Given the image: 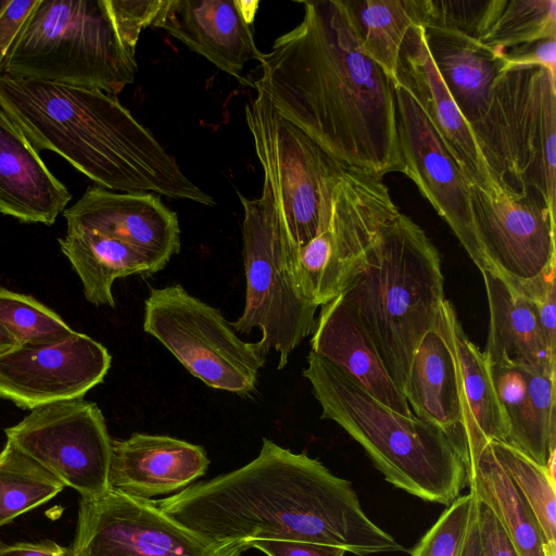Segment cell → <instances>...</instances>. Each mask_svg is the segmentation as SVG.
<instances>
[{
	"mask_svg": "<svg viewBox=\"0 0 556 556\" xmlns=\"http://www.w3.org/2000/svg\"><path fill=\"white\" fill-rule=\"evenodd\" d=\"M490 323L483 352L491 365L530 368L555 376L556 353L528 302L495 269L481 273Z\"/></svg>",
	"mask_w": 556,
	"mask_h": 556,
	"instance_id": "25",
	"label": "cell"
},
{
	"mask_svg": "<svg viewBox=\"0 0 556 556\" xmlns=\"http://www.w3.org/2000/svg\"><path fill=\"white\" fill-rule=\"evenodd\" d=\"M504 71L513 67L541 66L556 77V38L541 39L505 50L500 54Z\"/></svg>",
	"mask_w": 556,
	"mask_h": 556,
	"instance_id": "38",
	"label": "cell"
},
{
	"mask_svg": "<svg viewBox=\"0 0 556 556\" xmlns=\"http://www.w3.org/2000/svg\"><path fill=\"white\" fill-rule=\"evenodd\" d=\"M462 556H482V548L477 522V507Z\"/></svg>",
	"mask_w": 556,
	"mask_h": 556,
	"instance_id": "43",
	"label": "cell"
},
{
	"mask_svg": "<svg viewBox=\"0 0 556 556\" xmlns=\"http://www.w3.org/2000/svg\"><path fill=\"white\" fill-rule=\"evenodd\" d=\"M556 38L555 0H505L480 43L498 55L541 39Z\"/></svg>",
	"mask_w": 556,
	"mask_h": 556,
	"instance_id": "33",
	"label": "cell"
},
{
	"mask_svg": "<svg viewBox=\"0 0 556 556\" xmlns=\"http://www.w3.org/2000/svg\"><path fill=\"white\" fill-rule=\"evenodd\" d=\"M403 174L447 223L480 271L494 269L479 241L469 184L410 94L394 83Z\"/></svg>",
	"mask_w": 556,
	"mask_h": 556,
	"instance_id": "15",
	"label": "cell"
},
{
	"mask_svg": "<svg viewBox=\"0 0 556 556\" xmlns=\"http://www.w3.org/2000/svg\"><path fill=\"white\" fill-rule=\"evenodd\" d=\"M477 507L469 491L459 495L412 551V556H462Z\"/></svg>",
	"mask_w": 556,
	"mask_h": 556,
	"instance_id": "36",
	"label": "cell"
},
{
	"mask_svg": "<svg viewBox=\"0 0 556 556\" xmlns=\"http://www.w3.org/2000/svg\"><path fill=\"white\" fill-rule=\"evenodd\" d=\"M477 235L500 274L529 279L556 261L555 213L534 197H511L497 189L489 194L469 185Z\"/></svg>",
	"mask_w": 556,
	"mask_h": 556,
	"instance_id": "16",
	"label": "cell"
},
{
	"mask_svg": "<svg viewBox=\"0 0 556 556\" xmlns=\"http://www.w3.org/2000/svg\"><path fill=\"white\" fill-rule=\"evenodd\" d=\"M364 55L395 79L401 46L414 25L406 0H343Z\"/></svg>",
	"mask_w": 556,
	"mask_h": 556,
	"instance_id": "30",
	"label": "cell"
},
{
	"mask_svg": "<svg viewBox=\"0 0 556 556\" xmlns=\"http://www.w3.org/2000/svg\"><path fill=\"white\" fill-rule=\"evenodd\" d=\"M38 0H0V74L7 54Z\"/></svg>",
	"mask_w": 556,
	"mask_h": 556,
	"instance_id": "39",
	"label": "cell"
},
{
	"mask_svg": "<svg viewBox=\"0 0 556 556\" xmlns=\"http://www.w3.org/2000/svg\"><path fill=\"white\" fill-rule=\"evenodd\" d=\"M20 345L17 340L0 324V354Z\"/></svg>",
	"mask_w": 556,
	"mask_h": 556,
	"instance_id": "44",
	"label": "cell"
},
{
	"mask_svg": "<svg viewBox=\"0 0 556 556\" xmlns=\"http://www.w3.org/2000/svg\"><path fill=\"white\" fill-rule=\"evenodd\" d=\"M489 445L531 508L541 528L548 556H556V482L544 467L506 442L491 441Z\"/></svg>",
	"mask_w": 556,
	"mask_h": 556,
	"instance_id": "32",
	"label": "cell"
},
{
	"mask_svg": "<svg viewBox=\"0 0 556 556\" xmlns=\"http://www.w3.org/2000/svg\"><path fill=\"white\" fill-rule=\"evenodd\" d=\"M205 450L168 435L134 433L112 441L110 490L139 500L182 491L205 475Z\"/></svg>",
	"mask_w": 556,
	"mask_h": 556,
	"instance_id": "20",
	"label": "cell"
},
{
	"mask_svg": "<svg viewBox=\"0 0 556 556\" xmlns=\"http://www.w3.org/2000/svg\"><path fill=\"white\" fill-rule=\"evenodd\" d=\"M505 0H406L414 25L445 30L480 41Z\"/></svg>",
	"mask_w": 556,
	"mask_h": 556,
	"instance_id": "34",
	"label": "cell"
},
{
	"mask_svg": "<svg viewBox=\"0 0 556 556\" xmlns=\"http://www.w3.org/2000/svg\"><path fill=\"white\" fill-rule=\"evenodd\" d=\"M0 544H2V542L0 541Z\"/></svg>",
	"mask_w": 556,
	"mask_h": 556,
	"instance_id": "45",
	"label": "cell"
},
{
	"mask_svg": "<svg viewBox=\"0 0 556 556\" xmlns=\"http://www.w3.org/2000/svg\"><path fill=\"white\" fill-rule=\"evenodd\" d=\"M241 543H211L163 514L151 500L109 490L81 497L72 556H241Z\"/></svg>",
	"mask_w": 556,
	"mask_h": 556,
	"instance_id": "13",
	"label": "cell"
},
{
	"mask_svg": "<svg viewBox=\"0 0 556 556\" xmlns=\"http://www.w3.org/2000/svg\"><path fill=\"white\" fill-rule=\"evenodd\" d=\"M64 484L12 442L0 452V527L53 498Z\"/></svg>",
	"mask_w": 556,
	"mask_h": 556,
	"instance_id": "31",
	"label": "cell"
},
{
	"mask_svg": "<svg viewBox=\"0 0 556 556\" xmlns=\"http://www.w3.org/2000/svg\"><path fill=\"white\" fill-rule=\"evenodd\" d=\"M443 281L439 251L392 202L339 295L402 392L412 357L445 301Z\"/></svg>",
	"mask_w": 556,
	"mask_h": 556,
	"instance_id": "5",
	"label": "cell"
},
{
	"mask_svg": "<svg viewBox=\"0 0 556 556\" xmlns=\"http://www.w3.org/2000/svg\"><path fill=\"white\" fill-rule=\"evenodd\" d=\"M312 333L311 351L340 368L391 409L413 414L369 334L340 295L321 305Z\"/></svg>",
	"mask_w": 556,
	"mask_h": 556,
	"instance_id": "21",
	"label": "cell"
},
{
	"mask_svg": "<svg viewBox=\"0 0 556 556\" xmlns=\"http://www.w3.org/2000/svg\"><path fill=\"white\" fill-rule=\"evenodd\" d=\"M392 202L382 177L344 166L328 228L305 244H288L290 271L304 298L320 306L343 291Z\"/></svg>",
	"mask_w": 556,
	"mask_h": 556,
	"instance_id": "11",
	"label": "cell"
},
{
	"mask_svg": "<svg viewBox=\"0 0 556 556\" xmlns=\"http://www.w3.org/2000/svg\"><path fill=\"white\" fill-rule=\"evenodd\" d=\"M450 324L463 400L462 420L454 440L466 460L478 454L488 442H505L508 429L492 380L490 363L465 333L454 307L451 311Z\"/></svg>",
	"mask_w": 556,
	"mask_h": 556,
	"instance_id": "27",
	"label": "cell"
},
{
	"mask_svg": "<svg viewBox=\"0 0 556 556\" xmlns=\"http://www.w3.org/2000/svg\"><path fill=\"white\" fill-rule=\"evenodd\" d=\"M452 308L453 305L445 300L435 325L418 344L403 393L410 410L416 413L414 415L454 439L462 420L463 400L450 324Z\"/></svg>",
	"mask_w": 556,
	"mask_h": 556,
	"instance_id": "22",
	"label": "cell"
},
{
	"mask_svg": "<svg viewBox=\"0 0 556 556\" xmlns=\"http://www.w3.org/2000/svg\"><path fill=\"white\" fill-rule=\"evenodd\" d=\"M161 0H38L1 74L99 89L135 81L136 46Z\"/></svg>",
	"mask_w": 556,
	"mask_h": 556,
	"instance_id": "4",
	"label": "cell"
},
{
	"mask_svg": "<svg viewBox=\"0 0 556 556\" xmlns=\"http://www.w3.org/2000/svg\"><path fill=\"white\" fill-rule=\"evenodd\" d=\"M256 91L245 104L247 123L289 241L302 245L328 228L333 190L345 165Z\"/></svg>",
	"mask_w": 556,
	"mask_h": 556,
	"instance_id": "9",
	"label": "cell"
},
{
	"mask_svg": "<svg viewBox=\"0 0 556 556\" xmlns=\"http://www.w3.org/2000/svg\"><path fill=\"white\" fill-rule=\"evenodd\" d=\"M267 556H344L340 547L301 541H256L251 545Z\"/></svg>",
	"mask_w": 556,
	"mask_h": 556,
	"instance_id": "41",
	"label": "cell"
},
{
	"mask_svg": "<svg viewBox=\"0 0 556 556\" xmlns=\"http://www.w3.org/2000/svg\"><path fill=\"white\" fill-rule=\"evenodd\" d=\"M0 556H72L71 548H66L53 541L33 543L0 544Z\"/></svg>",
	"mask_w": 556,
	"mask_h": 556,
	"instance_id": "42",
	"label": "cell"
},
{
	"mask_svg": "<svg viewBox=\"0 0 556 556\" xmlns=\"http://www.w3.org/2000/svg\"><path fill=\"white\" fill-rule=\"evenodd\" d=\"M72 194L0 108V213L52 225Z\"/></svg>",
	"mask_w": 556,
	"mask_h": 556,
	"instance_id": "23",
	"label": "cell"
},
{
	"mask_svg": "<svg viewBox=\"0 0 556 556\" xmlns=\"http://www.w3.org/2000/svg\"><path fill=\"white\" fill-rule=\"evenodd\" d=\"M258 1L162 0L152 26L164 29L227 74L241 79L244 65L260 61L253 21Z\"/></svg>",
	"mask_w": 556,
	"mask_h": 556,
	"instance_id": "17",
	"label": "cell"
},
{
	"mask_svg": "<svg viewBox=\"0 0 556 556\" xmlns=\"http://www.w3.org/2000/svg\"><path fill=\"white\" fill-rule=\"evenodd\" d=\"M555 267L556 261L529 279H515L504 276L534 312L547 344L554 353H556Z\"/></svg>",
	"mask_w": 556,
	"mask_h": 556,
	"instance_id": "37",
	"label": "cell"
},
{
	"mask_svg": "<svg viewBox=\"0 0 556 556\" xmlns=\"http://www.w3.org/2000/svg\"><path fill=\"white\" fill-rule=\"evenodd\" d=\"M425 37L452 99L468 124L476 123L488 108L492 86L504 72L502 56L462 34L427 29Z\"/></svg>",
	"mask_w": 556,
	"mask_h": 556,
	"instance_id": "26",
	"label": "cell"
},
{
	"mask_svg": "<svg viewBox=\"0 0 556 556\" xmlns=\"http://www.w3.org/2000/svg\"><path fill=\"white\" fill-rule=\"evenodd\" d=\"M302 375L321 407L320 417L343 428L389 483L446 506L459 496L467 482L466 460L447 432L391 409L313 351Z\"/></svg>",
	"mask_w": 556,
	"mask_h": 556,
	"instance_id": "6",
	"label": "cell"
},
{
	"mask_svg": "<svg viewBox=\"0 0 556 556\" xmlns=\"http://www.w3.org/2000/svg\"><path fill=\"white\" fill-rule=\"evenodd\" d=\"M490 369L507 424L505 442L546 469L556 453L555 376L516 366Z\"/></svg>",
	"mask_w": 556,
	"mask_h": 556,
	"instance_id": "24",
	"label": "cell"
},
{
	"mask_svg": "<svg viewBox=\"0 0 556 556\" xmlns=\"http://www.w3.org/2000/svg\"><path fill=\"white\" fill-rule=\"evenodd\" d=\"M300 3L301 23L262 52L256 90L342 164L403 173L393 80L359 50L343 0Z\"/></svg>",
	"mask_w": 556,
	"mask_h": 556,
	"instance_id": "1",
	"label": "cell"
},
{
	"mask_svg": "<svg viewBox=\"0 0 556 556\" xmlns=\"http://www.w3.org/2000/svg\"><path fill=\"white\" fill-rule=\"evenodd\" d=\"M0 108L38 153L60 154L102 188L215 204L114 96L0 74Z\"/></svg>",
	"mask_w": 556,
	"mask_h": 556,
	"instance_id": "3",
	"label": "cell"
},
{
	"mask_svg": "<svg viewBox=\"0 0 556 556\" xmlns=\"http://www.w3.org/2000/svg\"><path fill=\"white\" fill-rule=\"evenodd\" d=\"M151 502L215 544L301 541L357 556L405 551L365 514L350 481L268 439L243 467Z\"/></svg>",
	"mask_w": 556,
	"mask_h": 556,
	"instance_id": "2",
	"label": "cell"
},
{
	"mask_svg": "<svg viewBox=\"0 0 556 556\" xmlns=\"http://www.w3.org/2000/svg\"><path fill=\"white\" fill-rule=\"evenodd\" d=\"M143 330L207 387L240 395L255 390L266 355L257 343L242 341L217 308L182 286L150 290Z\"/></svg>",
	"mask_w": 556,
	"mask_h": 556,
	"instance_id": "10",
	"label": "cell"
},
{
	"mask_svg": "<svg viewBox=\"0 0 556 556\" xmlns=\"http://www.w3.org/2000/svg\"><path fill=\"white\" fill-rule=\"evenodd\" d=\"M4 433L81 497H99L110 490L113 439L96 403L76 399L37 407Z\"/></svg>",
	"mask_w": 556,
	"mask_h": 556,
	"instance_id": "12",
	"label": "cell"
},
{
	"mask_svg": "<svg viewBox=\"0 0 556 556\" xmlns=\"http://www.w3.org/2000/svg\"><path fill=\"white\" fill-rule=\"evenodd\" d=\"M59 244L81 280L85 298L93 305L115 306V279L162 269L134 247L87 228L67 226Z\"/></svg>",
	"mask_w": 556,
	"mask_h": 556,
	"instance_id": "28",
	"label": "cell"
},
{
	"mask_svg": "<svg viewBox=\"0 0 556 556\" xmlns=\"http://www.w3.org/2000/svg\"><path fill=\"white\" fill-rule=\"evenodd\" d=\"M108 349L74 331L48 343L17 345L0 354V400L24 409L83 399L111 367Z\"/></svg>",
	"mask_w": 556,
	"mask_h": 556,
	"instance_id": "14",
	"label": "cell"
},
{
	"mask_svg": "<svg viewBox=\"0 0 556 556\" xmlns=\"http://www.w3.org/2000/svg\"><path fill=\"white\" fill-rule=\"evenodd\" d=\"M0 324L20 345L53 342L74 330L51 308L29 295L0 288Z\"/></svg>",
	"mask_w": 556,
	"mask_h": 556,
	"instance_id": "35",
	"label": "cell"
},
{
	"mask_svg": "<svg viewBox=\"0 0 556 556\" xmlns=\"http://www.w3.org/2000/svg\"><path fill=\"white\" fill-rule=\"evenodd\" d=\"M466 467L470 492L496 517L518 556H548L531 508L496 460L489 442L466 459Z\"/></svg>",
	"mask_w": 556,
	"mask_h": 556,
	"instance_id": "29",
	"label": "cell"
},
{
	"mask_svg": "<svg viewBox=\"0 0 556 556\" xmlns=\"http://www.w3.org/2000/svg\"><path fill=\"white\" fill-rule=\"evenodd\" d=\"M477 522L482 556H518L496 517L479 501H477Z\"/></svg>",
	"mask_w": 556,
	"mask_h": 556,
	"instance_id": "40",
	"label": "cell"
},
{
	"mask_svg": "<svg viewBox=\"0 0 556 556\" xmlns=\"http://www.w3.org/2000/svg\"><path fill=\"white\" fill-rule=\"evenodd\" d=\"M393 83L401 85L420 108L466 181L489 194L496 191L470 125L443 84L430 56L425 30L418 25H413L404 38Z\"/></svg>",
	"mask_w": 556,
	"mask_h": 556,
	"instance_id": "18",
	"label": "cell"
},
{
	"mask_svg": "<svg viewBox=\"0 0 556 556\" xmlns=\"http://www.w3.org/2000/svg\"><path fill=\"white\" fill-rule=\"evenodd\" d=\"M238 197L244 212L245 305L230 326L243 334L258 328L261 352H277L278 369H282L293 350L312 333L318 306L304 298L293 281L287 255L289 238L268 180L264 179L260 198L250 200L239 192Z\"/></svg>",
	"mask_w": 556,
	"mask_h": 556,
	"instance_id": "8",
	"label": "cell"
},
{
	"mask_svg": "<svg viewBox=\"0 0 556 556\" xmlns=\"http://www.w3.org/2000/svg\"><path fill=\"white\" fill-rule=\"evenodd\" d=\"M63 215L67 226L96 230L123 241L162 269L180 250L177 214L152 192H115L91 186Z\"/></svg>",
	"mask_w": 556,
	"mask_h": 556,
	"instance_id": "19",
	"label": "cell"
},
{
	"mask_svg": "<svg viewBox=\"0 0 556 556\" xmlns=\"http://www.w3.org/2000/svg\"><path fill=\"white\" fill-rule=\"evenodd\" d=\"M470 128L496 187L555 213L556 77L541 66L504 71Z\"/></svg>",
	"mask_w": 556,
	"mask_h": 556,
	"instance_id": "7",
	"label": "cell"
}]
</instances>
